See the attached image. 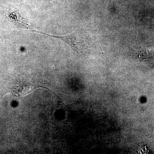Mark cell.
Segmentation results:
<instances>
[{
    "label": "cell",
    "mask_w": 154,
    "mask_h": 154,
    "mask_svg": "<svg viewBox=\"0 0 154 154\" xmlns=\"http://www.w3.org/2000/svg\"><path fill=\"white\" fill-rule=\"evenodd\" d=\"M33 32H38L45 35L55 37L61 39L73 49L77 52H85L89 48V40L85 31L83 30H77L73 33L65 36H56L49 35L42 31H38L33 29Z\"/></svg>",
    "instance_id": "6da1fadb"
},
{
    "label": "cell",
    "mask_w": 154,
    "mask_h": 154,
    "mask_svg": "<svg viewBox=\"0 0 154 154\" xmlns=\"http://www.w3.org/2000/svg\"><path fill=\"white\" fill-rule=\"evenodd\" d=\"M11 15L12 20L17 26L26 29H33L28 19L19 11H14Z\"/></svg>",
    "instance_id": "7a4b0ae2"
}]
</instances>
